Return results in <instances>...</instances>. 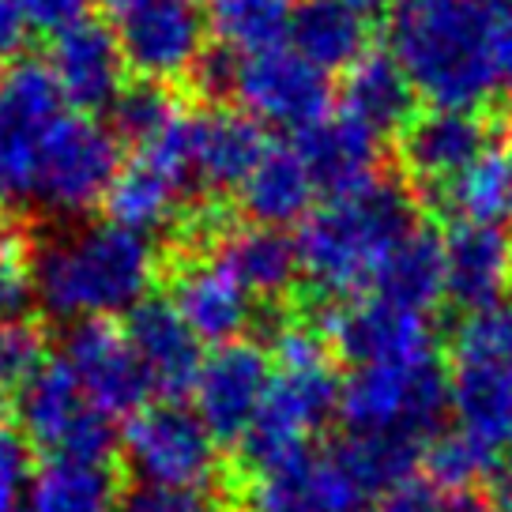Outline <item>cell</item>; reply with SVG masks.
<instances>
[{"label": "cell", "instance_id": "cell-15", "mask_svg": "<svg viewBox=\"0 0 512 512\" xmlns=\"http://www.w3.org/2000/svg\"><path fill=\"white\" fill-rule=\"evenodd\" d=\"M490 151V125L479 110L415 113L400 132L403 181L430 200H441Z\"/></svg>", "mask_w": 512, "mask_h": 512}, {"label": "cell", "instance_id": "cell-11", "mask_svg": "<svg viewBox=\"0 0 512 512\" xmlns=\"http://www.w3.org/2000/svg\"><path fill=\"white\" fill-rule=\"evenodd\" d=\"M117 170L121 151L113 128L98 125L87 113H64L42 151L34 200L61 215H80L106 200Z\"/></svg>", "mask_w": 512, "mask_h": 512}, {"label": "cell", "instance_id": "cell-22", "mask_svg": "<svg viewBox=\"0 0 512 512\" xmlns=\"http://www.w3.org/2000/svg\"><path fill=\"white\" fill-rule=\"evenodd\" d=\"M294 151L305 159L317 189H324L328 196H339V192L358 189L362 181L377 174L381 136L339 106L336 113H324L317 125L298 132Z\"/></svg>", "mask_w": 512, "mask_h": 512}, {"label": "cell", "instance_id": "cell-35", "mask_svg": "<svg viewBox=\"0 0 512 512\" xmlns=\"http://www.w3.org/2000/svg\"><path fill=\"white\" fill-rule=\"evenodd\" d=\"M46 366V339L31 320H0V407L19 403Z\"/></svg>", "mask_w": 512, "mask_h": 512}, {"label": "cell", "instance_id": "cell-31", "mask_svg": "<svg viewBox=\"0 0 512 512\" xmlns=\"http://www.w3.org/2000/svg\"><path fill=\"white\" fill-rule=\"evenodd\" d=\"M298 0H208V27L226 53L253 57L290 38Z\"/></svg>", "mask_w": 512, "mask_h": 512}, {"label": "cell", "instance_id": "cell-9", "mask_svg": "<svg viewBox=\"0 0 512 512\" xmlns=\"http://www.w3.org/2000/svg\"><path fill=\"white\" fill-rule=\"evenodd\" d=\"M377 497L358 479L347 448L305 445L272 464L253 467V512H366Z\"/></svg>", "mask_w": 512, "mask_h": 512}, {"label": "cell", "instance_id": "cell-18", "mask_svg": "<svg viewBox=\"0 0 512 512\" xmlns=\"http://www.w3.org/2000/svg\"><path fill=\"white\" fill-rule=\"evenodd\" d=\"M113 19L125 64L136 68L144 83H174L192 76V68L204 57L208 27L196 4H140Z\"/></svg>", "mask_w": 512, "mask_h": 512}, {"label": "cell", "instance_id": "cell-25", "mask_svg": "<svg viewBox=\"0 0 512 512\" xmlns=\"http://www.w3.org/2000/svg\"><path fill=\"white\" fill-rule=\"evenodd\" d=\"M415 83L407 80L400 61L384 49H366L347 68L343 80V110L354 113L362 125H369L377 136L403 132L415 117Z\"/></svg>", "mask_w": 512, "mask_h": 512}, {"label": "cell", "instance_id": "cell-3", "mask_svg": "<svg viewBox=\"0 0 512 512\" xmlns=\"http://www.w3.org/2000/svg\"><path fill=\"white\" fill-rule=\"evenodd\" d=\"M159 260L144 234L95 223L46 241L31 260L38 302L61 320H110L147 302Z\"/></svg>", "mask_w": 512, "mask_h": 512}, {"label": "cell", "instance_id": "cell-39", "mask_svg": "<svg viewBox=\"0 0 512 512\" xmlns=\"http://www.w3.org/2000/svg\"><path fill=\"white\" fill-rule=\"evenodd\" d=\"M366 512H445V497L437 494L426 479H411L381 494Z\"/></svg>", "mask_w": 512, "mask_h": 512}, {"label": "cell", "instance_id": "cell-7", "mask_svg": "<svg viewBox=\"0 0 512 512\" xmlns=\"http://www.w3.org/2000/svg\"><path fill=\"white\" fill-rule=\"evenodd\" d=\"M19 426L34 448L49 452V460H80V464H110L117 430L113 418L102 415L95 403L83 396L72 369L46 362L38 377L19 396Z\"/></svg>", "mask_w": 512, "mask_h": 512}, {"label": "cell", "instance_id": "cell-5", "mask_svg": "<svg viewBox=\"0 0 512 512\" xmlns=\"http://www.w3.org/2000/svg\"><path fill=\"white\" fill-rule=\"evenodd\" d=\"M448 411V366L433 354L403 366H362L343 381L339 418L351 437H407L430 445Z\"/></svg>", "mask_w": 512, "mask_h": 512}, {"label": "cell", "instance_id": "cell-38", "mask_svg": "<svg viewBox=\"0 0 512 512\" xmlns=\"http://www.w3.org/2000/svg\"><path fill=\"white\" fill-rule=\"evenodd\" d=\"M19 8H23L27 27L53 34L68 31L72 23L87 19V0H19Z\"/></svg>", "mask_w": 512, "mask_h": 512}, {"label": "cell", "instance_id": "cell-17", "mask_svg": "<svg viewBox=\"0 0 512 512\" xmlns=\"http://www.w3.org/2000/svg\"><path fill=\"white\" fill-rule=\"evenodd\" d=\"M61 362L72 369L83 396L95 403L102 415L132 418L136 411H144L151 381L128 343L125 328H117L110 320H83L64 339Z\"/></svg>", "mask_w": 512, "mask_h": 512}, {"label": "cell", "instance_id": "cell-33", "mask_svg": "<svg viewBox=\"0 0 512 512\" xmlns=\"http://www.w3.org/2000/svg\"><path fill=\"white\" fill-rule=\"evenodd\" d=\"M512 200V147L490 144L471 170L437 200L460 215V223H497Z\"/></svg>", "mask_w": 512, "mask_h": 512}, {"label": "cell", "instance_id": "cell-24", "mask_svg": "<svg viewBox=\"0 0 512 512\" xmlns=\"http://www.w3.org/2000/svg\"><path fill=\"white\" fill-rule=\"evenodd\" d=\"M174 309L200 343H238L253 324V294L226 272L219 260H200L181 268L174 279Z\"/></svg>", "mask_w": 512, "mask_h": 512}, {"label": "cell", "instance_id": "cell-30", "mask_svg": "<svg viewBox=\"0 0 512 512\" xmlns=\"http://www.w3.org/2000/svg\"><path fill=\"white\" fill-rule=\"evenodd\" d=\"M117 501L110 464L49 460L27 486L23 512H117Z\"/></svg>", "mask_w": 512, "mask_h": 512}, {"label": "cell", "instance_id": "cell-40", "mask_svg": "<svg viewBox=\"0 0 512 512\" xmlns=\"http://www.w3.org/2000/svg\"><path fill=\"white\" fill-rule=\"evenodd\" d=\"M494 61H497V76L505 83H512V0H501V8H497Z\"/></svg>", "mask_w": 512, "mask_h": 512}, {"label": "cell", "instance_id": "cell-10", "mask_svg": "<svg viewBox=\"0 0 512 512\" xmlns=\"http://www.w3.org/2000/svg\"><path fill=\"white\" fill-rule=\"evenodd\" d=\"M192 177V117L181 113L159 140L140 147V155L121 166L106 192L110 223L125 226L132 234H151L174 223L181 211V196Z\"/></svg>", "mask_w": 512, "mask_h": 512}, {"label": "cell", "instance_id": "cell-45", "mask_svg": "<svg viewBox=\"0 0 512 512\" xmlns=\"http://www.w3.org/2000/svg\"><path fill=\"white\" fill-rule=\"evenodd\" d=\"M505 512H512V509H505Z\"/></svg>", "mask_w": 512, "mask_h": 512}, {"label": "cell", "instance_id": "cell-6", "mask_svg": "<svg viewBox=\"0 0 512 512\" xmlns=\"http://www.w3.org/2000/svg\"><path fill=\"white\" fill-rule=\"evenodd\" d=\"M64 98L42 61H16L0 80V204L34 200L38 166L53 125L64 117Z\"/></svg>", "mask_w": 512, "mask_h": 512}, {"label": "cell", "instance_id": "cell-43", "mask_svg": "<svg viewBox=\"0 0 512 512\" xmlns=\"http://www.w3.org/2000/svg\"><path fill=\"white\" fill-rule=\"evenodd\" d=\"M339 4H347L351 12H358L362 19L377 16V12H384L388 8V0H339Z\"/></svg>", "mask_w": 512, "mask_h": 512}, {"label": "cell", "instance_id": "cell-42", "mask_svg": "<svg viewBox=\"0 0 512 512\" xmlns=\"http://www.w3.org/2000/svg\"><path fill=\"white\" fill-rule=\"evenodd\" d=\"M140 4H204V0H106V8H110V16L117 12H128V8H140Z\"/></svg>", "mask_w": 512, "mask_h": 512}, {"label": "cell", "instance_id": "cell-16", "mask_svg": "<svg viewBox=\"0 0 512 512\" xmlns=\"http://www.w3.org/2000/svg\"><path fill=\"white\" fill-rule=\"evenodd\" d=\"M272 358L256 343H226L204 358L200 377L192 384L196 418L215 441H245L249 426L256 422L264 396L272 388Z\"/></svg>", "mask_w": 512, "mask_h": 512}, {"label": "cell", "instance_id": "cell-8", "mask_svg": "<svg viewBox=\"0 0 512 512\" xmlns=\"http://www.w3.org/2000/svg\"><path fill=\"white\" fill-rule=\"evenodd\" d=\"M125 460L140 486L204 490L219 475V441L181 403H147L128 418Z\"/></svg>", "mask_w": 512, "mask_h": 512}, {"label": "cell", "instance_id": "cell-26", "mask_svg": "<svg viewBox=\"0 0 512 512\" xmlns=\"http://www.w3.org/2000/svg\"><path fill=\"white\" fill-rule=\"evenodd\" d=\"M373 298L422 317L445 298V245L433 226L418 223L384 256V264L373 275Z\"/></svg>", "mask_w": 512, "mask_h": 512}, {"label": "cell", "instance_id": "cell-2", "mask_svg": "<svg viewBox=\"0 0 512 512\" xmlns=\"http://www.w3.org/2000/svg\"><path fill=\"white\" fill-rule=\"evenodd\" d=\"M418 226V192L403 177L373 174L358 189L328 196L302 219L298 264L320 294H358Z\"/></svg>", "mask_w": 512, "mask_h": 512}, {"label": "cell", "instance_id": "cell-4", "mask_svg": "<svg viewBox=\"0 0 512 512\" xmlns=\"http://www.w3.org/2000/svg\"><path fill=\"white\" fill-rule=\"evenodd\" d=\"M448 407L460 430L512 456V309L460 320L448 358Z\"/></svg>", "mask_w": 512, "mask_h": 512}, {"label": "cell", "instance_id": "cell-20", "mask_svg": "<svg viewBox=\"0 0 512 512\" xmlns=\"http://www.w3.org/2000/svg\"><path fill=\"white\" fill-rule=\"evenodd\" d=\"M445 245V298L464 317L497 309L512 290V238L497 223H456Z\"/></svg>", "mask_w": 512, "mask_h": 512}, {"label": "cell", "instance_id": "cell-21", "mask_svg": "<svg viewBox=\"0 0 512 512\" xmlns=\"http://www.w3.org/2000/svg\"><path fill=\"white\" fill-rule=\"evenodd\" d=\"M125 336L151 381V392H159L162 403H177L185 392H192L204 354H200V339L192 336L174 302H162V298L140 302L128 313Z\"/></svg>", "mask_w": 512, "mask_h": 512}, {"label": "cell", "instance_id": "cell-44", "mask_svg": "<svg viewBox=\"0 0 512 512\" xmlns=\"http://www.w3.org/2000/svg\"><path fill=\"white\" fill-rule=\"evenodd\" d=\"M509 219H512V200H509Z\"/></svg>", "mask_w": 512, "mask_h": 512}, {"label": "cell", "instance_id": "cell-36", "mask_svg": "<svg viewBox=\"0 0 512 512\" xmlns=\"http://www.w3.org/2000/svg\"><path fill=\"white\" fill-rule=\"evenodd\" d=\"M31 486V460L23 433L0 422V512H23Z\"/></svg>", "mask_w": 512, "mask_h": 512}, {"label": "cell", "instance_id": "cell-13", "mask_svg": "<svg viewBox=\"0 0 512 512\" xmlns=\"http://www.w3.org/2000/svg\"><path fill=\"white\" fill-rule=\"evenodd\" d=\"M234 95L253 121L290 132H305L324 113H332L328 76L290 46L241 57L234 68Z\"/></svg>", "mask_w": 512, "mask_h": 512}, {"label": "cell", "instance_id": "cell-1", "mask_svg": "<svg viewBox=\"0 0 512 512\" xmlns=\"http://www.w3.org/2000/svg\"><path fill=\"white\" fill-rule=\"evenodd\" d=\"M497 8L501 0H403L392 12V57L433 110H479L494 98Z\"/></svg>", "mask_w": 512, "mask_h": 512}, {"label": "cell", "instance_id": "cell-34", "mask_svg": "<svg viewBox=\"0 0 512 512\" xmlns=\"http://www.w3.org/2000/svg\"><path fill=\"white\" fill-rule=\"evenodd\" d=\"M113 110V136H121L128 144L144 147L151 140H159L166 128L181 117V102H177L162 83H136V87H125Z\"/></svg>", "mask_w": 512, "mask_h": 512}, {"label": "cell", "instance_id": "cell-41", "mask_svg": "<svg viewBox=\"0 0 512 512\" xmlns=\"http://www.w3.org/2000/svg\"><path fill=\"white\" fill-rule=\"evenodd\" d=\"M23 34H27V19L19 0H0V57H12L23 46Z\"/></svg>", "mask_w": 512, "mask_h": 512}, {"label": "cell", "instance_id": "cell-14", "mask_svg": "<svg viewBox=\"0 0 512 512\" xmlns=\"http://www.w3.org/2000/svg\"><path fill=\"white\" fill-rule=\"evenodd\" d=\"M317 324L332 354L347 358L354 369L403 366V362H422L437 354L430 320L381 298H354L347 305H332L320 313Z\"/></svg>", "mask_w": 512, "mask_h": 512}, {"label": "cell", "instance_id": "cell-27", "mask_svg": "<svg viewBox=\"0 0 512 512\" xmlns=\"http://www.w3.org/2000/svg\"><path fill=\"white\" fill-rule=\"evenodd\" d=\"M317 192V181L294 147H268V155L241 185V204L256 226L279 230V226L302 223L313 211Z\"/></svg>", "mask_w": 512, "mask_h": 512}, {"label": "cell", "instance_id": "cell-32", "mask_svg": "<svg viewBox=\"0 0 512 512\" xmlns=\"http://www.w3.org/2000/svg\"><path fill=\"white\" fill-rule=\"evenodd\" d=\"M501 452L475 441L471 433H441L426 448V482L437 494H486V486L501 467Z\"/></svg>", "mask_w": 512, "mask_h": 512}, {"label": "cell", "instance_id": "cell-12", "mask_svg": "<svg viewBox=\"0 0 512 512\" xmlns=\"http://www.w3.org/2000/svg\"><path fill=\"white\" fill-rule=\"evenodd\" d=\"M339 392L343 381L336 377L332 362L279 369L260 415L241 441L249 467H264L279 456L313 445L320 426L339 411Z\"/></svg>", "mask_w": 512, "mask_h": 512}, {"label": "cell", "instance_id": "cell-28", "mask_svg": "<svg viewBox=\"0 0 512 512\" xmlns=\"http://www.w3.org/2000/svg\"><path fill=\"white\" fill-rule=\"evenodd\" d=\"M215 260H219L226 272L234 275L253 298H279V294H287V290L294 287L298 272H302L294 238H287L283 230L256 226V223L223 234Z\"/></svg>", "mask_w": 512, "mask_h": 512}, {"label": "cell", "instance_id": "cell-19", "mask_svg": "<svg viewBox=\"0 0 512 512\" xmlns=\"http://www.w3.org/2000/svg\"><path fill=\"white\" fill-rule=\"evenodd\" d=\"M49 76L57 83L64 102H72L80 113L106 110L125 91V53L113 27L98 19H80L68 31L53 34L49 42Z\"/></svg>", "mask_w": 512, "mask_h": 512}, {"label": "cell", "instance_id": "cell-37", "mask_svg": "<svg viewBox=\"0 0 512 512\" xmlns=\"http://www.w3.org/2000/svg\"><path fill=\"white\" fill-rule=\"evenodd\" d=\"M117 512H215L208 490H166V486H136L117 501Z\"/></svg>", "mask_w": 512, "mask_h": 512}, {"label": "cell", "instance_id": "cell-23", "mask_svg": "<svg viewBox=\"0 0 512 512\" xmlns=\"http://www.w3.org/2000/svg\"><path fill=\"white\" fill-rule=\"evenodd\" d=\"M268 147L264 125L245 110H208L192 117V174L211 192L241 189Z\"/></svg>", "mask_w": 512, "mask_h": 512}, {"label": "cell", "instance_id": "cell-29", "mask_svg": "<svg viewBox=\"0 0 512 512\" xmlns=\"http://www.w3.org/2000/svg\"><path fill=\"white\" fill-rule=\"evenodd\" d=\"M369 42V23L339 0H298L290 19V49L328 72H347Z\"/></svg>", "mask_w": 512, "mask_h": 512}]
</instances>
